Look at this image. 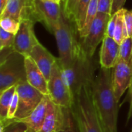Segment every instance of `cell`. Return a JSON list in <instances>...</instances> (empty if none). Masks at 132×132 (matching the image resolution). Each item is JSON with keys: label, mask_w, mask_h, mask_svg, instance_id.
<instances>
[{"label": "cell", "mask_w": 132, "mask_h": 132, "mask_svg": "<svg viewBox=\"0 0 132 132\" xmlns=\"http://www.w3.org/2000/svg\"><path fill=\"white\" fill-rule=\"evenodd\" d=\"M49 97L45 96L43 100L40 102V104L33 110V111L26 118L20 120L26 125L28 129L32 132H39L45 120L47 113L48 103H49Z\"/></svg>", "instance_id": "obj_17"}, {"label": "cell", "mask_w": 132, "mask_h": 132, "mask_svg": "<svg viewBox=\"0 0 132 132\" xmlns=\"http://www.w3.org/2000/svg\"><path fill=\"white\" fill-rule=\"evenodd\" d=\"M16 86H12L0 92V121L7 119L9 106L16 93Z\"/></svg>", "instance_id": "obj_18"}, {"label": "cell", "mask_w": 132, "mask_h": 132, "mask_svg": "<svg viewBox=\"0 0 132 132\" xmlns=\"http://www.w3.org/2000/svg\"><path fill=\"white\" fill-rule=\"evenodd\" d=\"M15 35L8 32L0 28V50L13 48Z\"/></svg>", "instance_id": "obj_25"}, {"label": "cell", "mask_w": 132, "mask_h": 132, "mask_svg": "<svg viewBox=\"0 0 132 132\" xmlns=\"http://www.w3.org/2000/svg\"><path fill=\"white\" fill-rule=\"evenodd\" d=\"M35 7L39 22L53 33L63 12L60 3L53 0H35Z\"/></svg>", "instance_id": "obj_11"}, {"label": "cell", "mask_w": 132, "mask_h": 132, "mask_svg": "<svg viewBox=\"0 0 132 132\" xmlns=\"http://www.w3.org/2000/svg\"><path fill=\"white\" fill-rule=\"evenodd\" d=\"M70 22H72L66 16L63 10L53 32L59 51L58 60L62 67H68L83 52Z\"/></svg>", "instance_id": "obj_3"}, {"label": "cell", "mask_w": 132, "mask_h": 132, "mask_svg": "<svg viewBox=\"0 0 132 132\" xmlns=\"http://www.w3.org/2000/svg\"><path fill=\"white\" fill-rule=\"evenodd\" d=\"M112 70L101 67L91 84L93 101L104 132H118L119 101L113 89Z\"/></svg>", "instance_id": "obj_1"}, {"label": "cell", "mask_w": 132, "mask_h": 132, "mask_svg": "<svg viewBox=\"0 0 132 132\" xmlns=\"http://www.w3.org/2000/svg\"><path fill=\"white\" fill-rule=\"evenodd\" d=\"M26 81L25 56L15 52L13 48L1 50L0 92Z\"/></svg>", "instance_id": "obj_4"}, {"label": "cell", "mask_w": 132, "mask_h": 132, "mask_svg": "<svg viewBox=\"0 0 132 132\" xmlns=\"http://www.w3.org/2000/svg\"><path fill=\"white\" fill-rule=\"evenodd\" d=\"M70 109L62 108L53 103H48L46 116L39 132H60L65 129Z\"/></svg>", "instance_id": "obj_10"}, {"label": "cell", "mask_w": 132, "mask_h": 132, "mask_svg": "<svg viewBox=\"0 0 132 132\" xmlns=\"http://www.w3.org/2000/svg\"><path fill=\"white\" fill-rule=\"evenodd\" d=\"M6 16L19 22L23 20H31L34 23L39 22L35 0H9L5 9L0 14V18Z\"/></svg>", "instance_id": "obj_9"}, {"label": "cell", "mask_w": 132, "mask_h": 132, "mask_svg": "<svg viewBox=\"0 0 132 132\" xmlns=\"http://www.w3.org/2000/svg\"><path fill=\"white\" fill-rule=\"evenodd\" d=\"M80 0H65L63 6V12L66 16L74 23V18Z\"/></svg>", "instance_id": "obj_26"}, {"label": "cell", "mask_w": 132, "mask_h": 132, "mask_svg": "<svg viewBox=\"0 0 132 132\" xmlns=\"http://www.w3.org/2000/svg\"><path fill=\"white\" fill-rule=\"evenodd\" d=\"M98 12L111 15L112 0H97Z\"/></svg>", "instance_id": "obj_29"}, {"label": "cell", "mask_w": 132, "mask_h": 132, "mask_svg": "<svg viewBox=\"0 0 132 132\" xmlns=\"http://www.w3.org/2000/svg\"><path fill=\"white\" fill-rule=\"evenodd\" d=\"M48 97L55 104L70 109L73 103V95L66 82L60 62L54 63L48 80Z\"/></svg>", "instance_id": "obj_6"}, {"label": "cell", "mask_w": 132, "mask_h": 132, "mask_svg": "<svg viewBox=\"0 0 132 132\" xmlns=\"http://www.w3.org/2000/svg\"><path fill=\"white\" fill-rule=\"evenodd\" d=\"M60 132H79L78 128L77 127V125L75 123V121L73 119V117L72 115L71 111L70 112V114H69V117H68L67 124V126L65 128V129Z\"/></svg>", "instance_id": "obj_30"}, {"label": "cell", "mask_w": 132, "mask_h": 132, "mask_svg": "<svg viewBox=\"0 0 132 132\" xmlns=\"http://www.w3.org/2000/svg\"><path fill=\"white\" fill-rule=\"evenodd\" d=\"M90 1L91 0H80L74 18V24L78 32H80L84 26L87 11Z\"/></svg>", "instance_id": "obj_21"}, {"label": "cell", "mask_w": 132, "mask_h": 132, "mask_svg": "<svg viewBox=\"0 0 132 132\" xmlns=\"http://www.w3.org/2000/svg\"><path fill=\"white\" fill-rule=\"evenodd\" d=\"M20 27V22L11 17H2L0 19V28L5 31L16 35Z\"/></svg>", "instance_id": "obj_24"}, {"label": "cell", "mask_w": 132, "mask_h": 132, "mask_svg": "<svg viewBox=\"0 0 132 132\" xmlns=\"http://www.w3.org/2000/svg\"><path fill=\"white\" fill-rule=\"evenodd\" d=\"M29 56L40 69L46 80H49L53 67L56 62L57 58L53 56L40 43L34 46Z\"/></svg>", "instance_id": "obj_16"}, {"label": "cell", "mask_w": 132, "mask_h": 132, "mask_svg": "<svg viewBox=\"0 0 132 132\" xmlns=\"http://www.w3.org/2000/svg\"><path fill=\"white\" fill-rule=\"evenodd\" d=\"M120 60V44L114 38L105 36L100 50L101 67L113 69Z\"/></svg>", "instance_id": "obj_14"}, {"label": "cell", "mask_w": 132, "mask_h": 132, "mask_svg": "<svg viewBox=\"0 0 132 132\" xmlns=\"http://www.w3.org/2000/svg\"><path fill=\"white\" fill-rule=\"evenodd\" d=\"M97 14H98V2H97V0H91L89 4L87 11L84 26L81 29V30L80 32H78L80 39H84L87 36V32L91 26V24H92L93 21L94 20V19L96 18Z\"/></svg>", "instance_id": "obj_19"}, {"label": "cell", "mask_w": 132, "mask_h": 132, "mask_svg": "<svg viewBox=\"0 0 132 132\" xmlns=\"http://www.w3.org/2000/svg\"><path fill=\"white\" fill-rule=\"evenodd\" d=\"M18 105H19V98H18L17 94L15 93L9 108L7 119H14L15 118V114L18 110Z\"/></svg>", "instance_id": "obj_28"}, {"label": "cell", "mask_w": 132, "mask_h": 132, "mask_svg": "<svg viewBox=\"0 0 132 132\" xmlns=\"http://www.w3.org/2000/svg\"><path fill=\"white\" fill-rule=\"evenodd\" d=\"M61 68L73 97L84 86L91 84L95 77L96 67L93 58L87 57L84 51L68 67Z\"/></svg>", "instance_id": "obj_5"}, {"label": "cell", "mask_w": 132, "mask_h": 132, "mask_svg": "<svg viewBox=\"0 0 132 132\" xmlns=\"http://www.w3.org/2000/svg\"><path fill=\"white\" fill-rule=\"evenodd\" d=\"M79 132H104L91 94V84L84 86L73 97L70 108Z\"/></svg>", "instance_id": "obj_2"}, {"label": "cell", "mask_w": 132, "mask_h": 132, "mask_svg": "<svg viewBox=\"0 0 132 132\" xmlns=\"http://www.w3.org/2000/svg\"><path fill=\"white\" fill-rule=\"evenodd\" d=\"M9 0H0V14L4 11Z\"/></svg>", "instance_id": "obj_34"}, {"label": "cell", "mask_w": 132, "mask_h": 132, "mask_svg": "<svg viewBox=\"0 0 132 132\" xmlns=\"http://www.w3.org/2000/svg\"><path fill=\"white\" fill-rule=\"evenodd\" d=\"M34 22L31 20H23L20 22V27L15 37L13 50L25 56H29L35 46L39 43L34 30Z\"/></svg>", "instance_id": "obj_12"}, {"label": "cell", "mask_w": 132, "mask_h": 132, "mask_svg": "<svg viewBox=\"0 0 132 132\" xmlns=\"http://www.w3.org/2000/svg\"><path fill=\"white\" fill-rule=\"evenodd\" d=\"M120 60L132 66V37H127L120 44Z\"/></svg>", "instance_id": "obj_23"}, {"label": "cell", "mask_w": 132, "mask_h": 132, "mask_svg": "<svg viewBox=\"0 0 132 132\" xmlns=\"http://www.w3.org/2000/svg\"><path fill=\"white\" fill-rule=\"evenodd\" d=\"M131 83L132 66L122 60H119L112 70L113 89L118 101L130 88Z\"/></svg>", "instance_id": "obj_13"}, {"label": "cell", "mask_w": 132, "mask_h": 132, "mask_svg": "<svg viewBox=\"0 0 132 132\" xmlns=\"http://www.w3.org/2000/svg\"><path fill=\"white\" fill-rule=\"evenodd\" d=\"M25 67L27 82L43 94L48 96V80L29 56H25Z\"/></svg>", "instance_id": "obj_15"}, {"label": "cell", "mask_w": 132, "mask_h": 132, "mask_svg": "<svg viewBox=\"0 0 132 132\" xmlns=\"http://www.w3.org/2000/svg\"><path fill=\"white\" fill-rule=\"evenodd\" d=\"M55 1H56V2H58V3H60V2H61L62 0H55Z\"/></svg>", "instance_id": "obj_35"}, {"label": "cell", "mask_w": 132, "mask_h": 132, "mask_svg": "<svg viewBox=\"0 0 132 132\" xmlns=\"http://www.w3.org/2000/svg\"><path fill=\"white\" fill-rule=\"evenodd\" d=\"M26 132H32V131H31L30 130H29V129H28V130H27V131H26Z\"/></svg>", "instance_id": "obj_36"}, {"label": "cell", "mask_w": 132, "mask_h": 132, "mask_svg": "<svg viewBox=\"0 0 132 132\" xmlns=\"http://www.w3.org/2000/svg\"><path fill=\"white\" fill-rule=\"evenodd\" d=\"M129 97H130V109L128 113V119L132 117V83L130 88H129Z\"/></svg>", "instance_id": "obj_33"}, {"label": "cell", "mask_w": 132, "mask_h": 132, "mask_svg": "<svg viewBox=\"0 0 132 132\" xmlns=\"http://www.w3.org/2000/svg\"><path fill=\"white\" fill-rule=\"evenodd\" d=\"M126 0H112L111 9V16L116 14L119 10L124 9Z\"/></svg>", "instance_id": "obj_32"}, {"label": "cell", "mask_w": 132, "mask_h": 132, "mask_svg": "<svg viewBox=\"0 0 132 132\" xmlns=\"http://www.w3.org/2000/svg\"><path fill=\"white\" fill-rule=\"evenodd\" d=\"M117 19H118V13L113 15L111 16L108 26H107V31H106V36L114 38V32H115V28H116V23H117Z\"/></svg>", "instance_id": "obj_27"}, {"label": "cell", "mask_w": 132, "mask_h": 132, "mask_svg": "<svg viewBox=\"0 0 132 132\" xmlns=\"http://www.w3.org/2000/svg\"><path fill=\"white\" fill-rule=\"evenodd\" d=\"M130 132H132V128H131V131Z\"/></svg>", "instance_id": "obj_37"}, {"label": "cell", "mask_w": 132, "mask_h": 132, "mask_svg": "<svg viewBox=\"0 0 132 132\" xmlns=\"http://www.w3.org/2000/svg\"><path fill=\"white\" fill-rule=\"evenodd\" d=\"M0 132H26L28 127L22 121L14 119H5L1 121Z\"/></svg>", "instance_id": "obj_22"}, {"label": "cell", "mask_w": 132, "mask_h": 132, "mask_svg": "<svg viewBox=\"0 0 132 132\" xmlns=\"http://www.w3.org/2000/svg\"><path fill=\"white\" fill-rule=\"evenodd\" d=\"M16 94L19 98V105L14 118L15 121H20L28 117L45 97L44 94L27 81L17 84Z\"/></svg>", "instance_id": "obj_7"}, {"label": "cell", "mask_w": 132, "mask_h": 132, "mask_svg": "<svg viewBox=\"0 0 132 132\" xmlns=\"http://www.w3.org/2000/svg\"><path fill=\"white\" fill-rule=\"evenodd\" d=\"M110 18L111 15L109 14L98 12L87 36L80 40L81 48L87 57L93 58L99 43H102L106 36L107 26Z\"/></svg>", "instance_id": "obj_8"}, {"label": "cell", "mask_w": 132, "mask_h": 132, "mask_svg": "<svg viewBox=\"0 0 132 132\" xmlns=\"http://www.w3.org/2000/svg\"><path fill=\"white\" fill-rule=\"evenodd\" d=\"M117 13H118V19H117L114 39L117 43L121 44L127 37H128L127 26L125 19V8L119 10Z\"/></svg>", "instance_id": "obj_20"}, {"label": "cell", "mask_w": 132, "mask_h": 132, "mask_svg": "<svg viewBox=\"0 0 132 132\" xmlns=\"http://www.w3.org/2000/svg\"><path fill=\"white\" fill-rule=\"evenodd\" d=\"M125 19L128 36L132 37V9L129 10L125 9Z\"/></svg>", "instance_id": "obj_31"}]
</instances>
